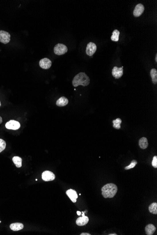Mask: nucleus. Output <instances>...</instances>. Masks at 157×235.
Here are the masks:
<instances>
[{
  "mask_svg": "<svg viewBox=\"0 0 157 235\" xmlns=\"http://www.w3.org/2000/svg\"><path fill=\"white\" fill-rule=\"evenodd\" d=\"M72 83L75 87L80 85L84 86H87L90 83V79L86 73L80 72L73 78Z\"/></svg>",
  "mask_w": 157,
  "mask_h": 235,
  "instance_id": "nucleus-1",
  "label": "nucleus"
},
{
  "mask_svg": "<svg viewBox=\"0 0 157 235\" xmlns=\"http://www.w3.org/2000/svg\"><path fill=\"white\" fill-rule=\"evenodd\" d=\"M102 194L105 198H113L118 191V187L116 184L112 183L108 184L102 188Z\"/></svg>",
  "mask_w": 157,
  "mask_h": 235,
  "instance_id": "nucleus-2",
  "label": "nucleus"
},
{
  "mask_svg": "<svg viewBox=\"0 0 157 235\" xmlns=\"http://www.w3.org/2000/svg\"><path fill=\"white\" fill-rule=\"evenodd\" d=\"M68 51V48L65 45L58 43L55 46L54 52L56 55H64Z\"/></svg>",
  "mask_w": 157,
  "mask_h": 235,
  "instance_id": "nucleus-3",
  "label": "nucleus"
},
{
  "mask_svg": "<svg viewBox=\"0 0 157 235\" xmlns=\"http://www.w3.org/2000/svg\"><path fill=\"white\" fill-rule=\"evenodd\" d=\"M11 41V35L5 31H0V42L6 44Z\"/></svg>",
  "mask_w": 157,
  "mask_h": 235,
  "instance_id": "nucleus-4",
  "label": "nucleus"
},
{
  "mask_svg": "<svg viewBox=\"0 0 157 235\" xmlns=\"http://www.w3.org/2000/svg\"><path fill=\"white\" fill-rule=\"evenodd\" d=\"M42 180L44 181H51L55 179V175L51 171L46 170L43 172L42 175Z\"/></svg>",
  "mask_w": 157,
  "mask_h": 235,
  "instance_id": "nucleus-5",
  "label": "nucleus"
},
{
  "mask_svg": "<svg viewBox=\"0 0 157 235\" xmlns=\"http://www.w3.org/2000/svg\"><path fill=\"white\" fill-rule=\"evenodd\" d=\"M5 127L7 129L17 130L20 127V124L18 122L12 120L6 124Z\"/></svg>",
  "mask_w": 157,
  "mask_h": 235,
  "instance_id": "nucleus-6",
  "label": "nucleus"
},
{
  "mask_svg": "<svg viewBox=\"0 0 157 235\" xmlns=\"http://www.w3.org/2000/svg\"><path fill=\"white\" fill-rule=\"evenodd\" d=\"M97 48L96 44L93 42H89L87 46L86 50L87 55L89 56H92L96 52Z\"/></svg>",
  "mask_w": 157,
  "mask_h": 235,
  "instance_id": "nucleus-7",
  "label": "nucleus"
},
{
  "mask_svg": "<svg viewBox=\"0 0 157 235\" xmlns=\"http://www.w3.org/2000/svg\"><path fill=\"white\" fill-rule=\"evenodd\" d=\"M52 61L47 58L41 59L39 61V65L43 69H47L51 66Z\"/></svg>",
  "mask_w": 157,
  "mask_h": 235,
  "instance_id": "nucleus-8",
  "label": "nucleus"
},
{
  "mask_svg": "<svg viewBox=\"0 0 157 235\" xmlns=\"http://www.w3.org/2000/svg\"><path fill=\"white\" fill-rule=\"evenodd\" d=\"M123 67L121 68H118L117 67L115 66L113 68L112 70V75L113 77L116 79H118L121 77L123 74Z\"/></svg>",
  "mask_w": 157,
  "mask_h": 235,
  "instance_id": "nucleus-9",
  "label": "nucleus"
},
{
  "mask_svg": "<svg viewBox=\"0 0 157 235\" xmlns=\"http://www.w3.org/2000/svg\"><path fill=\"white\" fill-rule=\"evenodd\" d=\"M144 11V6L141 3H139L135 7L133 12L134 16H135V17H139L140 16H141Z\"/></svg>",
  "mask_w": 157,
  "mask_h": 235,
  "instance_id": "nucleus-10",
  "label": "nucleus"
},
{
  "mask_svg": "<svg viewBox=\"0 0 157 235\" xmlns=\"http://www.w3.org/2000/svg\"><path fill=\"white\" fill-rule=\"evenodd\" d=\"M66 193L72 202H76L77 201V199L78 198L77 193L76 191L73 189H69L66 191Z\"/></svg>",
  "mask_w": 157,
  "mask_h": 235,
  "instance_id": "nucleus-11",
  "label": "nucleus"
},
{
  "mask_svg": "<svg viewBox=\"0 0 157 235\" xmlns=\"http://www.w3.org/2000/svg\"><path fill=\"white\" fill-rule=\"evenodd\" d=\"M89 221V219L88 216H83L82 217L78 218L76 221V224L79 226H84L86 225Z\"/></svg>",
  "mask_w": 157,
  "mask_h": 235,
  "instance_id": "nucleus-12",
  "label": "nucleus"
},
{
  "mask_svg": "<svg viewBox=\"0 0 157 235\" xmlns=\"http://www.w3.org/2000/svg\"><path fill=\"white\" fill-rule=\"evenodd\" d=\"M10 229L13 231H19L22 230L24 228V225L22 223L20 222H15L11 223L10 225Z\"/></svg>",
  "mask_w": 157,
  "mask_h": 235,
  "instance_id": "nucleus-13",
  "label": "nucleus"
},
{
  "mask_svg": "<svg viewBox=\"0 0 157 235\" xmlns=\"http://www.w3.org/2000/svg\"><path fill=\"white\" fill-rule=\"evenodd\" d=\"M68 99L65 97H61L56 101V104L58 107H64L68 104Z\"/></svg>",
  "mask_w": 157,
  "mask_h": 235,
  "instance_id": "nucleus-14",
  "label": "nucleus"
},
{
  "mask_svg": "<svg viewBox=\"0 0 157 235\" xmlns=\"http://www.w3.org/2000/svg\"><path fill=\"white\" fill-rule=\"evenodd\" d=\"M145 232L147 235H153L156 230V228L153 224H149L145 227Z\"/></svg>",
  "mask_w": 157,
  "mask_h": 235,
  "instance_id": "nucleus-15",
  "label": "nucleus"
},
{
  "mask_svg": "<svg viewBox=\"0 0 157 235\" xmlns=\"http://www.w3.org/2000/svg\"><path fill=\"white\" fill-rule=\"evenodd\" d=\"M139 145L141 149H146L148 146V140L147 138L145 137L142 138L139 140Z\"/></svg>",
  "mask_w": 157,
  "mask_h": 235,
  "instance_id": "nucleus-16",
  "label": "nucleus"
},
{
  "mask_svg": "<svg viewBox=\"0 0 157 235\" xmlns=\"http://www.w3.org/2000/svg\"><path fill=\"white\" fill-rule=\"evenodd\" d=\"M13 163L18 168H21L22 166V159L19 156H14L12 158Z\"/></svg>",
  "mask_w": 157,
  "mask_h": 235,
  "instance_id": "nucleus-17",
  "label": "nucleus"
},
{
  "mask_svg": "<svg viewBox=\"0 0 157 235\" xmlns=\"http://www.w3.org/2000/svg\"><path fill=\"white\" fill-rule=\"evenodd\" d=\"M151 77L152 78V83L154 84H156L157 83V71L155 69H151Z\"/></svg>",
  "mask_w": 157,
  "mask_h": 235,
  "instance_id": "nucleus-18",
  "label": "nucleus"
},
{
  "mask_svg": "<svg viewBox=\"0 0 157 235\" xmlns=\"http://www.w3.org/2000/svg\"><path fill=\"white\" fill-rule=\"evenodd\" d=\"M149 210L150 212L153 214H157V203L156 202L152 203L149 206Z\"/></svg>",
  "mask_w": 157,
  "mask_h": 235,
  "instance_id": "nucleus-19",
  "label": "nucleus"
},
{
  "mask_svg": "<svg viewBox=\"0 0 157 235\" xmlns=\"http://www.w3.org/2000/svg\"><path fill=\"white\" fill-rule=\"evenodd\" d=\"M119 32L118 30H115L113 32V35L111 37V39L113 41H118L119 40Z\"/></svg>",
  "mask_w": 157,
  "mask_h": 235,
  "instance_id": "nucleus-20",
  "label": "nucleus"
},
{
  "mask_svg": "<svg viewBox=\"0 0 157 235\" xmlns=\"http://www.w3.org/2000/svg\"><path fill=\"white\" fill-rule=\"evenodd\" d=\"M122 123V120L121 118H118L116 120H113V127L116 129H120L121 128V124Z\"/></svg>",
  "mask_w": 157,
  "mask_h": 235,
  "instance_id": "nucleus-21",
  "label": "nucleus"
},
{
  "mask_svg": "<svg viewBox=\"0 0 157 235\" xmlns=\"http://www.w3.org/2000/svg\"><path fill=\"white\" fill-rule=\"evenodd\" d=\"M6 146L5 141L3 139H0V153L5 150Z\"/></svg>",
  "mask_w": 157,
  "mask_h": 235,
  "instance_id": "nucleus-22",
  "label": "nucleus"
},
{
  "mask_svg": "<svg viewBox=\"0 0 157 235\" xmlns=\"http://www.w3.org/2000/svg\"><path fill=\"white\" fill-rule=\"evenodd\" d=\"M137 163H138L137 161H136V160H134L132 161V162H131L129 166H127V167L125 168V170H128L134 168L135 167V166H136Z\"/></svg>",
  "mask_w": 157,
  "mask_h": 235,
  "instance_id": "nucleus-23",
  "label": "nucleus"
},
{
  "mask_svg": "<svg viewBox=\"0 0 157 235\" xmlns=\"http://www.w3.org/2000/svg\"><path fill=\"white\" fill-rule=\"evenodd\" d=\"M152 165L155 168H157V156H155L153 157V160L152 162Z\"/></svg>",
  "mask_w": 157,
  "mask_h": 235,
  "instance_id": "nucleus-24",
  "label": "nucleus"
},
{
  "mask_svg": "<svg viewBox=\"0 0 157 235\" xmlns=\"http://www.w3.org/2000/svg\"><path fill=\"white\" fill-rule=\"evenodd\" d=\"M91 234L88 233H82L81 235H91Z\"/></svg>",
  "mask_w": 157,
  "mask_h": 235,
  "instance_id": "nucleus-25",
  "label": "nucleus"
},
{
  "mask_svg": "<svg viewBox=\"0 0 157 235\" xmlns=\"http://www.w3.org/2000/svg\"><path fill=\"white\" fill-rule=\"evenodd\" d=\"M81 212L78 211H77V214L78 216H81Z\"/></svg>",
  "mask_w": 157,
  "mask_h": 235,
  "instance_id": "nucleus-26",
  "label": "nucleus"
},
{
  "mask_svg": "<svg viewBox=\"0 0 157 235\" xmlns=\"http://www.w3.org/2000/svg\"><path fill=\"white\" fill-rule=\"evenodd\" d=\"M2 123H3V119H2V118L0 116V124H1Z\"/></svg>",
  "mask_w": 157,
  "mask_h": 235,
  "instance_id": "nucleus-27",
  "label": "nucleus"
},
{
  "mask_svg": "<svg viewBox=\"0 0 157 235\" xmlns=\"http://www.w3.org/2000/svg\"><path fill=\"white\" fill-rule=\"evenodd\" d=\"M157 55H156V57H155V60H156V62H157Z\"/></svg>",
  "mask_w": 157,
  "mask_h": 235,
  "instance_id": "nucleus-28",
  "label": "nucleus"
},
{
  "mask_svg": "<svg viewBox=\"0 0 157 235\" xmlns=\"http://www.w3.org/2000/svg\"><path fill=\"white\" fill-rule=\"evenodd\" d=\"M109 235H117L116 234H110Z\"/></svg>",
  "mask_w": 157,
  "mask_h": 235,
  "instance_id": "nucleus-29",
  "label": "nucleus"
},
{
  "mask_svg": "<svg viewBox=\"0 0 157 235\" xmlns=\"http://www.w3.org/2000/svg\"><path fill=\"white\" fill-rule=\"evenodd\" d=\"M1 106V102H0V107Z\"/></svg>",
  "mask_w": 157,
  "mask_h": 235,
  "instance_id": "nucleus-30",
  "label": "nucleus"
},
{
  "mask_svg": "<svg viewBox=\"0 0 157 235\" xmlns=\"http://www.w3.org/2000/svg\"><path fill=\"white\" fill-rule=\"evenodd\" d=\"M1 221H0V223H1Z\"/></svg>",
  "mask_w": 157,
  "mask_h": 235,
  "instance_id": "nucleus-31",
  "label": "nucleus"
}]
</instances>
